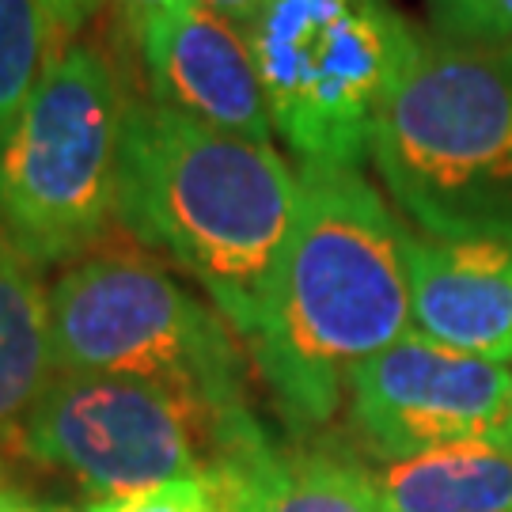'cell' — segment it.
<instances>
[{
    "label": "cell",
    "instance_id": "obj_14",
    "mask_svg": "<svg viewBox=\"0 0 512 512\" xmlns=\"http://www.w3.org/2000/svg\"><path fill=\"white\" fill-rule=\"evenodd\" d=\"M65 38L46 0H0V137L16 126Z\"/></svg>",
    "mask_w": 512,
    "mask_h": 512
},
{
    "label": "cell",
    "instance_id": "obj_21",
    "mask_svg": "<svg viewBox=\"0 0 512 512\" xmlns=\"http://www.w3.org/2000/svg\"><path fill=\"white\" fill-rule=\"evenodd\" d=\"M4 471H8V459L0 456V486H8V482H4Z\"/></svg>",
    "mask_w": 512,
    "mask_h": 512
},
{
    "label": "cell",
    "instance_id": "obj_2",
    "mask_svg": "<svg viewBox=\"0 0 512 512\" xmlns=\"http://www.w3.org/2000/svg\"><path fill=\"white\" fill-rule=\"evenodd\" d=\"M296 205L300 171L274 145L129 95L114 220L194 277L243 342L262 323Z\"/></svg>",
    "mask_w": 512,
    "mask_h": 512
},
{
    "label": "cell",
    "instance_id": "obj_19",
    "mask_svg": "<svg viewBox=\"0 0 512 512\" xmlns=\"http://www.w3.org/2000/svg\"><path fill=\"white\" fill-rule=\"evenodd\" d=\"M202 8H209V12H217V16H224L228 23H236V27H243L247 31V23L255 19L258 4L262 0H198Z\"/></svg>",
    "mask_w": 512,
    "mask_h": 512
},
{
    "label": "cell",
    "instance_id": "obj_8",
    "mask_svg": "<svg viewBox=\"0 0 512 512\" xmlns=\"http://www.w3.org/2000/svg\"><path fill=\"white\" fill-rule=\"evenodd\" d=\"M346 403L368 452L406 459L456 440L501 437L512 414V365L410 330L349 376Z\"/></svg>",
    "mask_w": 512,
    "mask_h": 512
},
{
    "label": "cell",
    "instance_id": "obj_11",
    "mask_svg": "<svg viewBox=\"0 0 512 512\" xmlns=\"http://www.w3.org/2000/svg\"><path fill=\"white\" fill-rule=\"evenodd\" d=\"M232 512H384L368 467L323 452H277L258 429L213 471Z\"/></svg>",
    "mask_w": 512,
    "mask_h": 512
},
{
    "label": "cell",
    "instance_id": "obj_22",
    "mask_svg": "<svg viewBox=\"0 0 512 512\" xmlns=\"http://www.w3.org/2000/svg\"><path fill=\"white\" fill-rule=\"evenodd\" d=\"M501 437H505L512 444V414H509V425H505V433H501Z\"/></svg>",
    "mask_w": 512,
    "mask_h": 512
},
{
    "label": "cell",
    "instance_id": "obj_15",
    "mask_svg": "<svg viewBox=\"0 0 512 512\" xmlns=\"http://www.w3.org/2000/svg\"><path fill=\"white\" fill-rule=\"evenodd\" d=\"M80 512H232L228 509V494L220 486L217 475L198 478H175V482H160L137 494L99 497L88 509Z\"/></svg>",
    "mask_w": 512,
    "mask_h": 512
},
{
    "label": "cell",
    "instance_id": "obj_17",
    "mask_svg": "<svg viewBox=\"0 0 512 512\" xmlns=\"http://www.w3.org/2000/svg\"><path fill=\"white\" fill-rule=\"evenodd\" d=\"M110 4H114V16L122 23L129 46L141 50L148 38H152V31H156L171 12H179L186 0H110Z\"/></svg>",
    "mask_w": 512,
    "mask_h": 512
},
{
    "label": "cell",
    "instance_id": "obj_10",
    "mask_svg": "<svg viewBox=\"0 0 512 512\" xmlns=\"http://www.w3.org/2000/svg\"><path fill=\"white\" fill-rule=\"evenodd\" d=\"M406 274L418 334L512 361V232L440 239L406 228Z\"/></svg>",
    "mask_w": 512,
    "mask_h": 512
},
{
    "label": "cell",
    "instance_id": "obj_1",
    "mask_svg": "<svg viewBox=\"0 0 512 512\" xmlns=\"http://www.w3.org/2000/svg\"><path fill=\"white\" fill-rule=\"evenodd\" d=\"M414 330L406 224L361 167L300 164V205L255 353L296 429L327 425L349 376Z\"/></svg>",
    "mask_w": 512,
    "mask_h": 512
},
{
    "label": "cell",
    "instance_id": "obj_9",
    "mask_svg": "<svg viewBox=\"0 0 512 512\" xmlns=\"http://www.w3.org/2000/svg\"><path fill=\"white\" fill-rule=\"evenodd\" d=\"M148 99L209 129L274 145L255 50L243 27L186 0L137 50Z\"/></svg>",
    "mask_w": 512,
    "mask_h": 512
},
{
    "label": "cell",
    "instance_id": "obj_6",
    "mask_svg": "<svg viewBox=\"0 0 512 512\" xmlns=\"http://www.w3.org/2000/svg\"><path fill=\"white\" fill-rule=\"evenodd\" d=\"M160 262L95 247L50 285L57 372L133 376L243 410V368L232 334Z\"/></svg>",
    "mask_w": 512,
    "mask_h": 512
},
{
    "label": "cell",
    "instance_id": "obj_7",
    "mask_svg": "<svg viewBox=\"0 0 512 512\" xmlns=\"http://www.w3.org/2000/svg\"><path fill=\"white\" fill-rule=\"evenodd\" d=\"M251 410H224L183 387L57 372L23 429L19 456L54 467L99 497L213 475L228 448L255 433Z\"/></svg>",
    "mask_w": 512,
    "mask_h": 512
},
{
    "label": "cell",
    "instance_id": "obj_5",
    "mask_svg": "<svg viewBox=\"0 0 512 512\" xmlns=\"http://www.w3.org/2000/svg\"><path fill=\"white\" fill-rule=\"evenodd\" d=\"M274 133L300 164L361 167L421 35L391 0H262L247 23Z\"/></svg>",
    "mask_w": 512,
    "mask_h": 512
},
{
    "label": "cell",
    "instance_id": "obj_20",
    "mask_svg": "<svg viewBox=\"0 0 512 512\" xmlns=\"http://www.w3.org/2000/svg\"><path fill=\"white\" fill-rule=\"evenodd\" d=\"M0 512H69V509L50 505V501H38L31 494H19L12 486H0Z\"/></svg>",
    "mask_w": 512,
    "mask_h": 512
},
{
    "label": "cell",
    "instance_id": "obj_3",
    "mask_svg": "<svg viewBox=\"0 0 512 512\" xmlns=\"http://www.w3.org/2000/svg\"><path fill=\"white\" fill-rule=\"evenodd\" d=\"M372 164L425 236L512 232V42L421 35L376 122Z\"/></svg>",
    "mask_w": 512,
    "mask_h": 512
},
{
    "label": "cell",
    "instance_id": "obj_13",
    "mask_svg": "<svg viewBox=\"0 0 512 512\" xmlns=\"http://www.w3.org/2000/svg\"><path fill=\"white\" fill-rule=\"evenodd\" d=\"M57 376L50 289L0 236V456H19L23 429Z\"/></svg>",
    "mask_w": 512,
    "mask_h": 512
},
{
    "label": "cell",
    "instance_id": "obj_23",
    "mask_svg": "<svg viewBox=\"0 0 512 512\" xmlns=\"http://www.w3.org/2000/svg\"><path fill=\"white\" fill-rule=\"evenodd\" d=\"M440 4H448V0H429V12H433V8H440Z\"/></svg>",
    "mask_w": 512,
    "mask_h": 512
},
{
    "label": "cell",
    "instance_id": "obj_18",
    "mask_svg": "<svg viewBox=\"0 0 512 512\" xmlns=\"http://www.w3.org/2000/svg\"><path fill=\"white\" fill-rule=\"evenodd\" d=\"M46 4L54 12L61 38L73 42V38H84V31L103 16V8H107L110 0H46Z\"/></svg>",
    "mask_w": 512,
    "mask_h": 512
},
{
    "label": "cell",
    "instance_id": "obj_16",
    "mask_svg": "<svg viewBox=\"0 0 512 512\" xmlns=\"http://www.w3.org/2000/svg\"><path fill=\"white\" fill-rule=\"evenodd\" d=\"M429 23L448 42L505 46L512 42V0H448L429 12Z\"/></svg>",
    "mask_w": 512,
    "mask_h": 512
},
{
    "label": "cell",
    "instance_id": "obj_4",
    "mask_svg": "<svg viewBox=\"0 0 512 512\" xmlns=\"http://www.w3.org/2000/svg\"><path fill=\"white\" fill-rule=\"evenodd\" d=\"M129 92L92 38L65 42L0 137V236L31 266L76 262L114 220Z\"/></svg>",
    "mask_w": 512,
    "mask_h": 512
},
{
    "label": "cell",
    "instance_id": "obj_12",
    "mask_svg": "<svg viewBox=\"0 0 512 512\" xmlns=\"http://www.w3.org/2000/svg\"><path fill=\"white\" fill-rule=\"evenodd\" d=\"M384 512H512V444L456 440L368 471Z\"/></svg>",
    "mask_w": 512,
    "mask_h": 512
}]
</instances>
